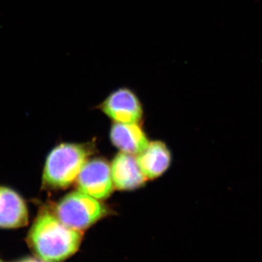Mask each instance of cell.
<instances>
[{
	"label": "cell",
	"instance_id": "cell-1",
	"mask_svg": "<svg viewBox=\"0 0 262 262\" xmlns=\"http://www.w3.org/2000/svg\"><path fill=\"white\" fill-rule=\"evenodd\" d=\"M82 232L69 228L48 211L41 212L29 230L27 243L38 259L62 262L80 248Z\"/></svg>",
	"mask_w": 262,
	"mask_h": 262
},
{
	"label": "cell",
	"instance_id": "cell-2",
	"mask_svg": "<svg viewBox=\"0 0 262 262\" xmlns=\"http://www.w3.org/2000/svg\"><path fill=\"white\" fill-rule=\"evenodd\" d=\"M90 155L91 150L82 144L63 143L56 146L46 160L43 182L55 189L69 187L78 177Z\"/></svg>",
	"mask_w": 262,
	"mask_h": 262
},
{
	"label": "cell",
	"instance_id": "cell-3",
	"mask_svg": "<svg viewBox=\"0 0 262 262\" xmlns=\"http://www.w3.org/2000/svg\"><path fill=\"white\" fill-rule=\"evenodd\" d=\"M53 213L69 228L82 232L106 216L108 209L98 199L78 191L63 196Z\"/></svg>",
	"mask_w": 262,
	"mask_h": 262
},
{
	"label": "cell",
	"instance_id": "cell-4",
	"mask_svg": "<svg viewBox=\"0 0 262 262\" xmlns=\"http://www.w3.org/2000/svg\"><path fill=\"white\" fill-rule=\"evenodd\" d=\"M79 191L98 200L106 199L113 192L111 166L101 158L88 160L77 179Z\"/></svg>",
	"mask_w": 262,
	"mask_h": 262
},
{
	"label": "cell",
	"instance_id": "cell-5",
	"mask_svg": "<svg viewBox=\"0 0 262 262\" xmlns=\"http://www.w3.org/2000/svg\"><path fill=\"white\" fill-rule=\"evenodd\" d=\"M100 108L115 122L139 123L143 107L139 96L128 87H120L108 95Z\"/></svg>",
	"mask_w": 262,
	"mask_h": 262
},
{
	"label": "cell",
	"instance_id": "cell-6",
	"mask_svg": "<svg viewBox=\"0 0 262 262\" xmlns=\"http://www.w3.org/2000/svg\"><path fill=\"white\" fill-rule=\"evenodd\" d=\"M114 187L119 190H132L141 187L146 178L134 155L118 153L111 165Z\"/></svg>",
	"mask_w": 262,
	"mask_h": 262
},
{
	"label": "cell",
	"instance_id": "cell-7",
	"mask_svg": "<svg viewBox=\"0 0 262 262\" xmlns=\"http://www.w3.org/2000/svg\"><path fill=\"white\" fill-rule=\"evenodd\" d=\"M28 222V208L21 196L10 188L0 187V228H19Z\"/></svg>",
	"mask_w": 262,
	"mask_h": 262
},
{
	"label": "cell",
	"instance_id": "cell-8",
	"mask_svg": "<svg viewBox=\"0 0 262 262\" xmlns=\"http://www.w3.org/2000/svg\"><path fill=\"white\" fill-rule=\"evenodd\" d=\"M114 145L122 152L138 155L149 144L144 131L138 123L115 122L110 131Z\"/></svg>",
	"mask_w": 262,
	"mask_h": 262
},
{
	"label": "cell",
	"instance_id": "cell-9",
	"mask_svg": "<svg viewBox=\"0 0 262 262\" xmlns=\"http://www.w3.org/2000/svg\"><path fill=\"white\" fill-rule=\"evenodd\" d=\"M138 164L146 179L158 178L170 166L171 155L162 141L149 142L146 149L136 157Z\"/></svg>",
	"mask_w": 262,
	"mask_h": 262
},
{
	"label": "cell",
	"instance_id": "cell-10",
	"mask_svg": "<svg viewBox=\"0 0 262 262\" xmlns=\"http://www.w3.org/2000/svg\"><path fill=\"white\" fill-rule=\"evenodd\" d=\"M17 262H44V261H41V260H39V259H36V258H24V259L20 260V261H18Z\"/></svg>",
	"mask_w": 262,
	"mask_h": 262
},
{
	"label": "cell",
	"instance_id": "cell-11",
	"mask_svg": "<svg viewBox=\"0 0 262 262\" xmlns=\"http://www.w3.org/2000/svg\"><path fill=\"white\" fill-rule=\"evenodd\" d=\"M0 262H3V261H2V260H1V259H0Z\"/></svg>",
	"mask_w": 262,
	"mask_h": 262
}]
</instances>
